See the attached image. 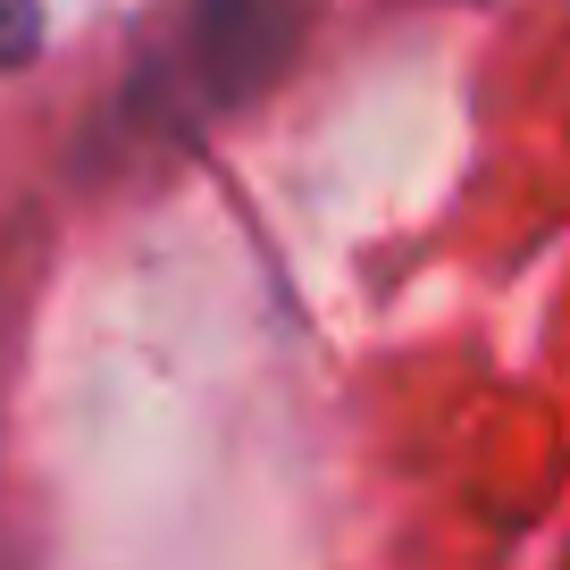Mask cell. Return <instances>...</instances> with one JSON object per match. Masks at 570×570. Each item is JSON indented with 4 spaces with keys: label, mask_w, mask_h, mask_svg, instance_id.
<instances>
[{
    "label": "cell",
    "mask_w": 570,
    "mask_h": 570,
    "mask_svg": "<svg viewBox=\"0 0 570 570\" xmlns=\"http://www.w3.org/2000/svg\"><path fill=\"white\" fill-rule=\"evenodd\" d=\"M42 42V0H0V68H26Z\"/></svg>",
    "instance_id": "cell-1"
}]
</instances>
